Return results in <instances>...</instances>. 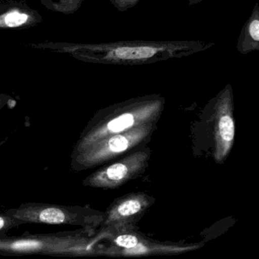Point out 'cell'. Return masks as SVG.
<instances>
[{"label":"cell","instance_id":"6da1fadb","mask_svg":"<svg viewBox=\"0 0 259 259\" xmlns=\"http://www.w3.org/2000/svg\"><path fill=\"white\" fill-rule=\"evenodd\" d=\"M214 45L202 40H123L100 44L44 42L30 47L68 54L84 63L139 66L189 57Z\"/></svg>","mask_w":259,"mask_h":259},{"label":"cell","instance_id":"7a4b0ae2","mask_svg":"<svg viewBox=\"0 0 259 259\" xmlns=\"http://www.w3.org/2000/svg\"><path fill=\"white\" fill-rule=\"evenodd\" d=\"M92 230H68L51 233H25L21 236H0V255H47L85 257L99 254Z\"/></svg>","mask_w":259,"mask_h":259},{"label":"cell","instance_id":"3957f363","mask_svg":"<svg viewBox=\"0 0 259 259\" xmlns=\"http://www.w3.org/2000/svg\"><path fill=\"white\" fill-rule=\"evenodd\" d=\"M163 98L157 95L135 100L125 106V111L112 119H94L80 135L71 156L87 149L94 144L112 135L128 131L135 127L151 123L160 115Z\"/></svg>","mask_w":259,"mask_h":259},{"label":"cell","instance_id":"277c9868","mask_svg":"<svg viewBox=\"0 0 259 259\" xmlns=\"http://www.w3.org/2000/svg\"><path fill=\"white\" fill-rule=\"evenodd\" d=\"M12 215L22 224L80 226L92 230L101 217L87 207L50 203L27 202L10 209Z\"/></svg>","mask_w":259,"mask_h":259},{"label":"cell","instance_id":"5b68a950","mask_svg":"<svg viewBox=\"0 0 259 259\" xmlns=\"http://www.w3.org/2000/svg\"><path fill=\"white\" fill-rule=\"evenodd\" d=\"M151 130L152 125L148 123L108 136L84 151L71 156V167L79 172L103 164L141 143L149 136Z\"/></svg>","mask_w":259,"mask_h":259},{"label":"cell","instance_id":"8992f818","mask_svg":"<svg viewBox=\"0 0 259 259\" xmlns=\"http://www.w3.org/2000/svg\"><path fill=\"white\" fill-rule=\"evenodd\" d=\"M148 154L136 152L121 161L101 168L83 180V185L92 188L113 189L137 175L145 167Z\"/></svg>","mask_w":259,"mask_h":259},{"label":"cell","instance_id":"52a82bcc","mask_svg":"<svg viewBox=\"0 0 259 259\" xmlns=\"http://www.w3.org/2000/svg\"><path fill=\"white\" fill-rule=\"evenodd\" d=\"M233 100L231 85L227 84L215 99L216 116L215 130V160L218 163L227 157L231 149L235 136V124L233 117Z\"/></svg>","mask_w":259,"mask_h":259},{"label":"cell","instance_id":"ba28073f","mask_svg":"<svg viewBox=\"0 0 259 259\" xmlns=\"http://www.w3.org/2000/svg\"><path fill=\"white\" fill-rule=\"evenodd\" d=\"M43 20L40 13L25 0H0V30L28 29Z\"/></svg>","mask_w":259,"mask_h":259},{"label":"cell","instance_id":"9c48e42d","mask_svg":"<svg viewBox=\"0 0 259 259\" xmlns=\"http://www.w3.org/2000/svg\"><path fill=\"white\" fill-rule=\"evenodd\" d=\"M149 202L144 195H135L121 200L117 204H114L107 212L104 226H113L116 223L123 222L143 211L148 207Z\"/></svg>","mask_w":259,"mask_h":259},{"label":"cell","instance_id":"30bf717a","mask_svg":"<svg viewBox=\"0 0 259 259\" xmlns=\"http://www.w3.org/2000/svg\"><path fill=\"white\" fill-rule=\"evenodd\" d=\"M236 50L243 55L259 51V6L257 3L241 30Z\"/></svg>","mask_w":259,"mask_h":259},{"label":"cell","instance_id":"8fae6325","mask_svg":"<svg viewBox=\"0 0 259 259\" xmlns=\"http://www.w3.org/2000/svg\"><path fill=\"white\" fill-rule=\"evenodd\" d=\"M49 11L63 15H72L79 10L84 0H39Z\"/></svg>","mask_w":259,"mask_h":259},{"label":"cell","instance_id":"7c38bea8","mask_svg":"<svg viewBox=\"0 0 259 259\" xmlns=\"http://www.w3.org/2000/svg\"><path fill=\"white\" fill-rule=\"evenodd\" d=\"M22 222L16 219L12 215L10 209L7 210H0V236H5L12 229L22 225Z\"/></svg>","mask_w":259,"mask_h":259},{"label":"cell","instance_id":"4fadbf2b","mask_svg":"<svg viewBox=\"0 0 259 259\" xmlns=\"http://www.w3.org/2000/svg\"><path fill=\"white\" fill-rule=\"evenodd\" d=\"M114 242H116L118 246L126 248L128 251H130V250L136 248L139 245V239L137 236H134V235L123 234L116 238Z\"/></svg>","mask_w":259,"mask_h":259},{"label":"cell","instance_id":"5bb4252c","mask_svg":"<svg viewBox=\"0 0 259 259\" xmlns=\"http://www.w3.org/2000/svg\"><path fill=\"white\" fill-rule=\"evenodd\" d=\"M141 0H110V4L119 13H125L130 9L136 7Z\"/></svg>","mask_w":259,"mask_h":259},{"label":"cell","instance_id":"9a60e30c","mask_svg":"<svg viewBox=\"0 0 259 259\" xmlns=\"http://www.w3.org/2000/svg\"><path fill=\"white\" fill-rule=\"evenodd\" d=\"M13 100V98L7 94L0 93V111L8 105L9 103Z\"/></svg>","mask_w":259,"mask_h":259},{"label":"cell","instance_id":"2e32d148","mask_svg":"<svg viewBox=\"0 0 259 259\" xmlns=\"http://www.w3.org/2000/svg\"><path fill=\"white\" fill-rule=\"evenodd\" d=\"M9 139H10V137H6V139H4V140H2L1 141V142H0V148H1V147L3 146V145H5L6 143H7V141L9 140Z\"/></svg>","mask_w":259,"mask_h":259}]
</instances>
